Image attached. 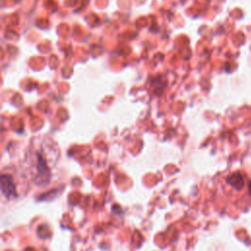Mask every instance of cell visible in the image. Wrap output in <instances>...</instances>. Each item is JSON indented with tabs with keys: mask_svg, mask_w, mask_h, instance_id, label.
Wrapping results in <instances>:
<instances>
[{
	"mask_svg": "<svg viewBox=\"0 0 251 251\" xmlns=\"http://www.w3.org/2000/svg\"><path fill=\"white\" fill-rule=\"evenodd\" d=\"M1 190H2V193L7 198H11L12 196L16 195L15 185H14L13 180L10 177V176L3 175L1 176Z\"/></svg>",
	"mask_w": 251,
	"mask_h": 251,
	"instance_id": "obj_1",
	"label": "cell"
}]
</instances>
